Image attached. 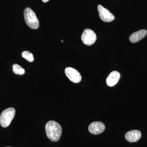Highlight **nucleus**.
Returning <instances> with one entry per match:
<instances>
[{"mask_svg": "<svg viewBox=\"0 0 147 147\" xmlns=\"http://www.w3.org/2000/svg\"><path fill=\"white\" fill-rule=\"evenodd\" d=\"M24 17L28 26L34 30L38 28L39 26V21L32 9L29 7L25 9L24 11Z\"/></svg>", "mask_w": 147, "mask_h": 147, "instance_id": "obj_2", "label": "nucleus"}, {"mask_svg": "<svg viewBox=\"0 0 147 147\" xmlns=\"http://www.w3.org/2000/svg\"><path fill=\"white\" fill-rule=\"evenodd\" d=\"M105 125L100 121H95L90 125L88 130L91 133L93 134H98L102 133L105 130Z\"/></svg>", "mask_w": 147, "mask_h": 147, "instance_id": "obj_7", "label": "nucleus"}, {"mask_svg": "<svg viewBox=\"0 0 147 147\" xmlns=\"http://www.w3.org/2000/svg\"><path fill=\"white\" fill-rule=\"evenodd\" d=\"M81 38L84 44L90 46L96 41V36L93 31L90 29H86L82 33Z\"/></svg>", "mask_w": 147, "mask_h": 147, "instance_id": "obj_4", "label": "nucleus"}, {"mask_svg": "<svg viewBox=\"0 0 147 147\" xmlns=\"http://www.w3.org/2000/svg\"><path fill=\"white\" fill-rule=\"evenodd\" d=\"M97 9L99 17L102 21L105 22H110L115 20V16L107 9L100 5L98 6Z\"/></svg>", "mask_w": 147, "mask_h": 147, "instance_id": "obj_5", "label": "nucleus"}, {"mask_svg": "<svg viewBox=\"0 0 147 147\" xmlns=\"http://www.w3.org/2000/svg\"><path fill=\"white\" fill-rule=\"evenodd\" d=\"M120 74L118 71H114L111 72L106 79V83L108 86L113 87L119 82L120 78Z\"/></svg>", "mask_w": 147, "mask_h": 147, "instance_id": "obj_9", "label": "nucleus"}, {"mask_svg": "<svg viewBox=\"0 0 147 147\" xmlns=\"http://www.w3.org/2000/svg\"><path fill=\"white\" fill-rule=\"evenodd\" d=\"M45 129L47 137L52 142H57L60 139L62 129L60 125L57 122L49 121L45 125Z\"/></svg>", "mask_w": 147, "mask_h": 147, "instance_id": "obj_1", "label": "nucleus"}, {"mask_svg": "<svg viewBox=\"0 0 147 147\" xmlns=\"http://www.w3.org/2000/svg\"><path fill=\"white\" fill-rule=\"evenodd\" d=\"M16 111L13 108H9L3 111L0 115V124L2 127L9 126L15 116Z\"/></svg>", "mask_w": 147, "mask_h": 147, "instance_id": "obj_3", "label": "nucleus"}, {"mask_svg": "<svg viewBox=\"0 0 147 147\" xmlns=\"http://www.w3.org/2000/svg\"><path fill=\"white\" fill-rule=\"evenodd\" d=\"M22 57L28 61L32 62L34 61L33 55L31 52L28 51H24L22 52Z\"/></svg>", "mask_w": 147, "mask_h": 147, "instance_id": "obj_12", "label": "nucleus"}, {"mask_svg": "<svg viewBox=\"0 0 147 147\" xmlns=\"http://www.w3.org/2000/svg\"><path fill=\"white\" fill-rule=\"evenodd\" d=\"M42 2H43L46 3L48 1H50V0H42Z\"/></svg>", "mask_w": 147, "mask_h": 147, "instance_id": "obj_13", "label": "nucleus"}, {"mask_svg": "<svg viewBox=\"0 0 147 147\" xmlns=\"http://www.w3.org/2000/svg\"><path fill=\"white\" fill-rule=\"evenodd\" d=\"M61 42H63V40H61Z\"/></svg>", "mask_w": 147, "mask_h": 147, "instance_id": "obj_14", "label": "nucleus"}, {"mask_svg": "<svg viewBox=\"0 0 147 147\" xmlns=\"http://www.w3.org/2000/svg\"><path fill=\"white\" fill-rule=\"evenodd\" d=\"M142 136L141 131L138 130H133L129 131L125 134V138L127 141L134 142L139 141Z\"/></svg>", "mask_w": 147, "mask_h": 147, "instance_id": "obj_10", "label": "nucleus"}, {"mask_svg": "<svg viewBox=\"0 0 147 147\" xmlns=\"http://www.w3.org/2000/svg\"><path fill=\"white\" fill-rule=\"evenodd\" d=\"M66 76L71 82L79 83L82 80V77L79 71L71 67H67L65 70Z\"/></svg>", "mask_w": 147, "mask_h": 147, "instance_id": "obj_6", "label": "nucleus"}, {"mask_svg": "<svg viewBox=\"0 0 147 147\" xmlns=\"http://www.w3.org/2000/svg\"></svg>", "mask_w": 147, "mask_h": 147, "instance_id": "obj_15", "label": "nucleus"}, {"mask_svg": "<svg viewBox=\"0 0 147 147\" xmlns=\"http://www.w3.org/2000/svg\"><path fill=\"white\" fill-rule=\"evenodd\" d=\"M147 35V31L146 30H140L134 32L129 36V41L132 43H136L144 38Z\"/></svg>", "mask_w": 147, "mask_h": 147, "instance_id": "obj_8", "label": "nucleus"}, {"mask_svg": "<svg viewBox=\"0 0 147 147\" xmlns=\"http://www.w3.org/2000/svg\"><path fill=\"white\" fill-rule=\"evenodd\" d=\"M13 71L15 74L23 75L25 73V70L21 66L17 64H14L12 65Z\"/></svg>", "mask_w": 147, "mask_h": 147, "instance_id": "obj_11", "label": "nucleus"}]
</instances>
